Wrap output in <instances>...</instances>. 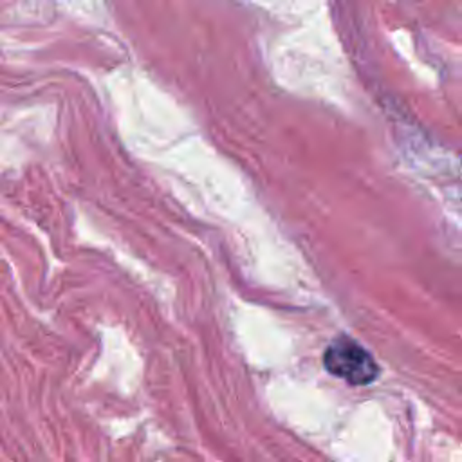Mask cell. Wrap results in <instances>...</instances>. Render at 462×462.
<instances>
[{
	"instance_id": "6da1fadb",
	"label": "cell",
	"mask_w": 462,
	"mask_h": 462,
	"mask_svg": "<svg viewBox=\"0 0 462 462\" xmlns=\"http://www.w3.org/2000/svg\"><path fill=\"white\" fill-rule=\"evenodd\" d=\"M321 361L330 375L345 381L350 386L372 384L381 374L374 356L356 339L346 336L330 341Z\"/></svg>"
}]
</instances>
